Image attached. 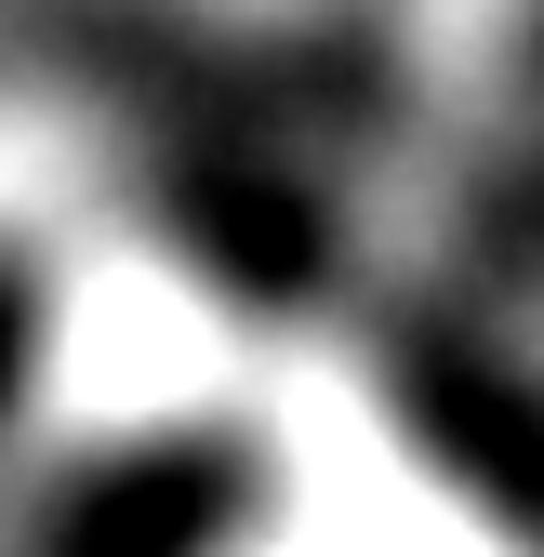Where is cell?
<instances>
[{
  "mask_svg": "<svg viewBox=\"0 0 544 557\" xmlns=\"http://www.w3.org/2000/svg\"><path fill=\"white\" fill-rule=\"evenodd\" d=\"M40 345H53V278L27 252H0V438H14V411L40 398Z\"/></svg>",
  "mask_w": 544,
  "mask_h": 557,
  "instance_id": "277c9868",
  "label": "cell"
},
{
  "mask_svg": "<svg viewBox=\"0 0 544 557\" xmlns=\"http://www.w3.org/2000/svg\"><path fill=\"white\" fill-rule=\"evenodd\" d=\"M372 385L438 492H465L492 531L544 544V359L492 332L465 293H385L372 306Z\"/></svg>",
  "mask_w": 544,
  "mask_h": 557,
  "instance_id": "7a4b0ae2",
  "label": "cell"
},
{
  "mask_svg": "<svg viewBox=\"0 0 544 557\" xmlns=\"http://www.w3.org/2000/svg\"><path fill=\"white\" fill-rule=\"evenodd\" d=\"M492 239H505V252H518V265H544V160H531V173H505V186H492Z\"/></svg>",
  "mask_w": 544,
  "mask_h": 557,
  "instance_id": "5b68a950",
  "label": "cell"
},
{
  "mask_svg": "<svg viewBox=\"0 0 544 557\" xmlns=\"http://www.w3.org/2000/svg\"><path fill=\"white\" fill-rule=\"evenodd\" d=\"M133 213L160 226V252L239 319H306L346 293V213H332L319 160L293 133H239V120H147L133 133Z\"/></svg>",
  "mask_w": 544,
  "mask_h": 557,
  "instance_id": "6da1fadb",
  "label": "cell"
},
{
  "mask_svg": "<svg viewBox=\"0 0 544 557\" xmlns=\"http://www.w3.org/2000/svg\"><path fill=\"white\" fill-rule=\"evenodd\" d=\"M265 505H280L265 425H133L53 465L14 531L40 557H199V544H239Z\"/></svg>",
  "mask_w": 544,
  "mask_h": 557,
  "instance_id": "3957f363",
  "label": "cell"
}]
</instances>
